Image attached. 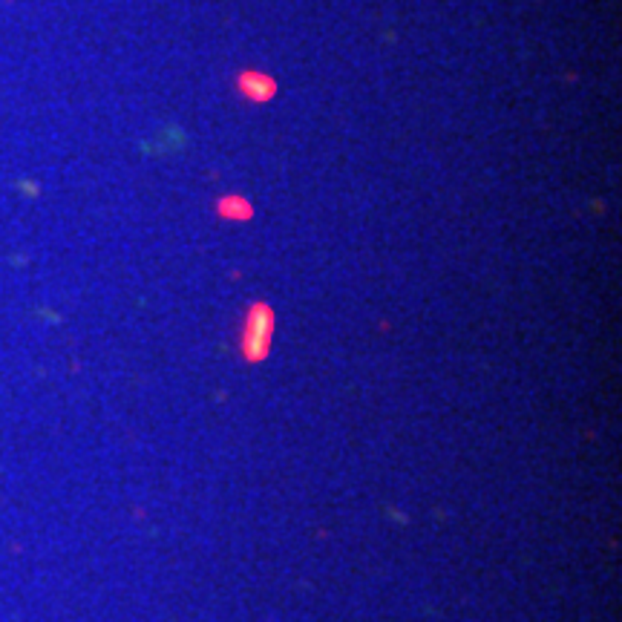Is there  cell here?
Returning <instances> with one entry per match:
<instances>
[{
    "label": "cell",
    "instance_id": "3",
    "mask_svg": "<svg viewBox=\"0 0 622 622\" xmlns=\"http://www.w3.org/2000/svg\"><path fill=\"white\" fill-rule=\"evenodd\" d=\"M217 214L225 217V219H251L254 207H251V202L242 199V196H222V199L217 202Z\"/></svg>",
    "mask_w": 622,
    "mask_h": 622
},
{
    "label": "cell",
    "instance_id": "2",
    "mask_svg": "<svg viewBox=\"0 0 622 622\" xmlns=\"http://www.w3.org/2000/svg\"><path fill=\"white\" fill-rule=\"evenodd\" d=\"M237 87H239V93L248 101H256V104L271 101L276 95V81L271 76L259 73V69H245V73H239L237 76Z\"/></svg>",
    "mask_w": 622,
    "mask_h": 622
},
{
    "label": "cell",
    "instance_id": "1",
    "mask_svg": "<svg viewBox=\"0 0 622 622\" xmlns=\"http://www.w3.org/2000/svg\"><path fill=\"white\" fill-rule=\"evenodd\" d=\"M271 334H274V309L268 303H254L245 314L239 349L248 363H259L271 352Z\"/></svg>",
    "mask_w": 622,
    "mask_h": 622
}]
</instances>
